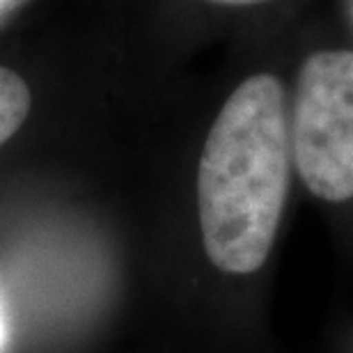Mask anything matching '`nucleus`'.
I'll use <instances>...</instances> for the list:
<instances>
[{"label": "nucleus", "mask_w": 353, "mask_h": 353, "mask_svg": "<svg viewBox=\"0 0 353 353\" xmlns=\"http://www.w3.org/2000/svg\"><path fill=\"white\" fill-rule=\"evenodd\" d=\"M14 3H17V0H0V12H5L7 7L14 5Z\"/></svg>", "instance_id": "423d86ee"}, {"label": "nucleus", "mask_w": 353, "mask_h": 353, "mask_svg": "<svg viewBox=\"0 0 353 353\" xmlns=\"http://www.w3.org/2000/svg\"><path fill=\"white\" fill-rule=\"evenodd\" d=\"M323 353H353V314L340 316L323 342Z\"/></svg>", "instance_id": "7ed1b4c3"}, {"label": "nucleus", "mask_w": 353, "mask_h": 353, "mask_svg": "<svg viewBox=\"0 0 353 353\" xmlns=\"http://www.w3.org/2000/svg\"><path fill=\"white\" fill-rule=\"evenodd\" d=\"M32 92L17 72L0 67V145H5L30 115Z\"/></svg>", "instance_id": "f03ea898"}, {"label": "nucleus", "mask_w": 353, "mask_h": 353, "mask_svg": "<svg viewBox=\"0 0 353 353\" xmlns=\"http://www.w3.org/2000/svg\"><path fill=\"white\" fill-rule=\"evenodd\" d=\"M209 3H216V5H230V7H245V5L266 3V0H209Z\"/></svg>", "instance_id": "20e7f679"}, {"label": "nucleus", "mask_w": 353, "mask_h": 353, "mask_svg": "<svg viewBox=\"0 0 353 353\" xmlns=\"http://www.w3.org/2000/svg\"><path fill=\"white\" fill-rule=\"evenodd\" d=\"M5 344H7V321H5L3 301H0V351H5Z\"/></svg>", "instance_id": "39448f33"}, {"label": "nucleus", "mask_w": 353, "mask_h": 353, "mask_svg": "<svg viewBox=\"0 0 353 353\" xmlns=\"http://www.w3.org/2000/svg\"><path fill=\"white\" fill-rule=\"evenodd\" d=\"M289 124L303 188L326 207H351L353 51H316L303 62Z\"/></svg>", "instance_id": "f257e3e1"}]
</instances>
